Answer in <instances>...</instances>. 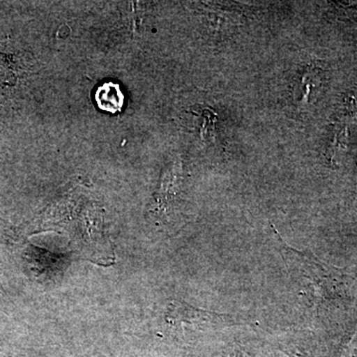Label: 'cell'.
I'll use <instances>...</instances> for the list:
<instances>
[{
  "mask_svg": "<svg viewBox=\"0 0 357 357\" xmlns=\"http://www.w3.org/2000/svg\"><path fill=\"white\" fill-rule=\"evenodd\" d=\"M165 321L171 332L181 335L189 328L190 332H204L208 328L237 325L236 319L227 314L197 309L178 301L169 304Z\"/></svg>",
  "mask_w": 357,
  "mask_h": 357,
  "instance_id": "cell-1",
  "label": "cell"
},
{
  "mask_svg": "<svg viewBox=\"0 0 357 357\" xmlns=\"http://www.w3.org/2000/svg\"><path fill=\"white\" fill-rule=\"evenodd\" d=\"M96 100L100 109L114 114L123 107L124 96L119 84L105 83L96 91Z\"/></svg>",
  "mask_w": 357,
  "mask_h": 357,
  "instance_id": "cell-2",
  "label": "cell"
},
{
  "mask_svg": "<svg viewBox=\"0 0 357 357\" xmlns=\"http://www.w3.org/2000/svg\"><path fill=\"white\" fill-rule=\"evenodd\" d=\"M300 79V102H309L312 88H314V77L319 76V70L316 67H307Z\"/></svg>",
  "mask_w": 357,
  "mask_h": 357,
  "instance_id": "cell-3",
  "label": "cell"
},
{
  "mask_svg": "<svg viewBox=\"0 0 357 357\" xmlns=\"http://www.w3.org/2000/svg\"><path fill=\"white\" fill-rule=\"evenodd\" d=\"M220 357H251L249 356L248 352L243 351H239V349H234V351L227 352L223 354V356Z\"/></svg>",
  "mask_w": 357,
  "mask_h": 357,
  "instance_id": "cell-4",
  "label": "cell"
}]
</instances>
